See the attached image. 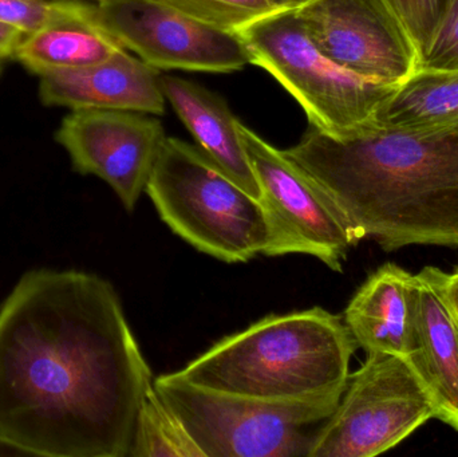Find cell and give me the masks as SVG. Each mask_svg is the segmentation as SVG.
<instances>
[{
  "label": "cell",
  "instance_id": "9",
  "mask_svg": "<svg viewBox=\"0 0 458 457\" xmlns=\"http://www.w3.org/2000/svg\"><path fill=\"white\" fill-rule=\"evenodd\" d=\"M94 16L126 50L156 70L232 72L250 63L237 32L191 18L163 0H98Z\"/></svg>",
  "mask_w": 458,
  "mask_h": 457
},
{
  "label": "cell",
  "instance_id": "3",
  "mask_svg": "<svg viewBox=\"0 0 458 457\" xmlns=\"http://www.w3.org/2000/svg\"><path fill=\"white\" fill-rule=\"evenodd\" d=\"M357 348L341 317L312 308L264 317L172 375L206 391L259 402L342 397Z\"/></svg>",
  "mask_w": 458,
  "mask_h": 457
},
{
  "label": "cell",
  "instance_id": "27",
  "mask_svg": "<svg viewBox=\"0 0 458 457\" xmlns=\"http://www.w3.org/2000/svg\"><path fill=\"white\" fill-rule=\"evenodd\" d=\"M2 62L3 61H0V72H2Z\"/></svg>",
  "mask_w": 458,
  "mask_h": 457
},
{
  "label": "cell",
  "instance_id": "12",
  "mask_svg": "<svg viewBox=\"0 0 458 457\" xmlns=\"http://www.w3.org/2000/svg\"><path fill=\"white\" fill-rule=\"evenodd\" d=\"M39 96L46 106L72 110L165 113L160 72L126 48L99 63L40 77Z\"/></svg>",
  "mask_w": 458,
  "mask_h": 457
},
{
  "label": "cell",
  "instance_id": "22",
  "mask_svg": "<svg viewBox=\"0 0 458 457\" xmlns=\"http://www.w3.org/2000/svg\"><path fill=\"white\" fill-rule=\"evenodd\" d=\"M419 70H458V0H449L445 18L422 56Z\"/></svg>",
  "mask_w": 458,
  "mask_h": 457
},
{
  "label": "cell",
  "instance_id": "18",
  "mask_svg": "<svg viewBox=\"0 0 458 457\" xmlns=\"http://www.w3.org/2000/svg\"><path fill=\"white\" fill-rule=\"evenodd\" d=\"M129 457H206L155 383L140 404Z\"/></svg>",
  "mask_w": 458,
  "mask_h": 457
},
{
  "label": "cell",
  "instance_id": "8",
  "mask_svg": "<svg viewBox=\"0 0 458 457\" xmlns=\"http://www.w3.org/2000/svg\"><path fill=\"white\" fill-rule=\"evenodd\" d=\"M435 419L421 384L403 357L368 353L350 375L338 407L309 457H374L397 447Z\"/></svg>",
  "mask_w": 458,
  "mask_h": 457
},
{
  "label": "cell",
  "instance_id": "21",
  "mask_svg": "<svg viewBox=\"0 0 458 457\" xmlns=\"http://www.w3.org/2000/svg\"><path fill=\"white\" fill-rule=\"evenodd\" d=\"M416 46L420 62L440 29L449 0H385Z\"/></svg>",
  "mask_w": 458,
  "mask_h": 457
},
{
  "label": "cell",
  "instance_id": "10",
  "mask_svg": "<svg viewBox=\"0 0 458 457\" xmlns=\"http://www.w3.org/2000/svg\"><path fill=\"white\" fill-rule=\"evenodd\" d=\"M296 13L325 55L365 80L398 88L419 70L416 46L385 0H310Z\"/></svg>",
  "mask_w": 458,
  "mask_h": 457
},
{
  "label": "cell",
  "instance_id": "15",
  "mask_svg": "<svg viewBox=\"0 0 458 457\" xmlns=\"http://www.w3.org/2000/svg\"><path fill=\"white\" fill-rule=\"evenodd\" d=\"M413 274L386 263L371 274L347 305L344 322L366 353L405 359L411 345Z\"/></svg>",
  "mask_w": 458,
  "mask_h": 457
},
{
  "label": "cell",
  "instance_id": "4",
  "mask_svg": "<svg viewBox=\"0 0 458 457\" xmlns=\"http://www.w3.org/2000/svg\"><path fill=\"white\" fill-rule=\"evenodd\" d=\"M145 190L163 222L199 251L227 263L264 254L268 228L260 201L199 148L165 137Z\"/></svg>",
  "mask_w": 458,
  "mask_h": 457
},
{
  "label": "cell",
  "instance_id": "26",
  "mask_svg": "<svg viewBox=\"0 0 458 457\" xmlns=\"http://www.w3.org/2000/svg\"><path fill=\"white\" fill-rule=\"evenodd\" d=\"M13 456V455H21L24 456L15 445L10 444V443L5 442L0 437V456Z\"/></svg>",
  "mask_w": 458,
  "mask_h": 457
},
{
  "label": "cell",
  "instance_id": "7",
  "mask_svg": "<svg viewBox=\"0 0 458 457\" xmlns=\"http://www.w3.org/2000/svg\"><path fill=\"white\" fill-rule=\"evenodd\" d=\"M239 129L268 228L263 255H310L342 273L350 249L360 241L354 228L330 196L284 150L242 123Z\"/></svg>",
  "mask_w": 458,
  "mask_h": 457
},
{
  "label": "cell",
  "instance_id": "11",
  "mask_svg": "<svg viewBox=\"0 0 458 457\" xmlns=\"http://www.w3.org/2000/svg\"><path fill=\"white\" fill-rule=\"evenodd\" d=\"M165 137L157 118L112 109L72 110L55 134L72 168L104 180L128 212L147 190Z\"/></svg>",
  "mask_w": 458,
  "mask_h": 457
},
{
  "label": "cell",
  "instance_id": "1",
  "mask_svg": "<svg viewBox=\"0 0 458 457\" xmlns=\"http://www.w3.org/2000/svg\"><path fill=\"white\" fill-rule=\"evenodd\" d=\"M153 383L106 279L32 270L0 306V437L24 456L129 457Z\"/></svg>",
  "mask_w": 458,
  "mask_h": 457
},
{
  "label": "cell",
  "instance_id": "24",
  "mask_svg": "<svg viewBox=\"0 0 458 457\" xmlns=\"http://www.w3.org/2000/svg\"><path fill=\"white\" fill-rule=\"evenodd\" d=\"M26 37L27 35L19 31L15 27L8 26V24L0 21V61L15 58L19 46L21 45Z\"/></svg>",
  "mask_w": 458,
  "mask_h": 457
},
{
  "label": "cell",
  "instance_id": "14",
  "mask_svg": "<svg viewBox=\"0 0 458 457\" xmlns=\"http://www.w3.org/2000/svg\"><path fill=\"white\" fill-rule=\"evenodd\" d=\"M166 101L198 142L199 149L227 176L260 200V190L240 136V120L227 101L204 86L180 77H160Z\"/></svg>",
  "mask_w": 458,
  "mask_h": 457
},
{
  "label": "cell",
  "instance_id": "17",
  "mask_svg": "<svg viewBox=\"0 0 458 457\" xmlns=\"http://www.w3.org/2000/svg\"><path fill=\"white\" fill-rule=\"evenodd\" d=\"M378 123L394 128L458 126V70H417L387 99Z\"/></svg>",
  "mask_w": 458,
  "mask_h": 457
},
{
  "label": "cell",
  "instance_id": "20",
  "mask_svg": "<svg viewBox=\"0 0 458 457\" xmlns=\"http://www.w3.org/2000/svg\"><path fill=\"white\" fill-rule=\"evenodd\" d=\"M90 5L72 0H0V21L31 35L58 21L83 15Z\"/></svg>",
  "mask_w": 458,
  "mask_h": 457
},
{
  "label": "cell",
  "instance_id": "23",
  "mask_svg": "<svg viewBox=\"0 0 458 457\" xmlns=\"http://www.w3.org/2000/svg\"><path fill=\"white\" fill-rule=\"evenodd\" d=\"M425 268L437 286L446 308L458 322V268L451 274L433 266Z\"/></svg>",
  "mask_w": 458,
  "mask_h": 457
},
{
  "label": "cell",
  "instance_id": "2",
  "mask_svg": "<svg viewBox=\"0 0 458 457\" xmlns=\"http://www.w3.org/2000/svg\"><path fill=\"white\" fill-rule=\"evenodd\" d=\"M385 251L458 247V126L377 125L346 137L310 126L284 150Z\"/></svg>",
  "mask_w": 458,
  "mask_h": 457
},
{
  "label": "cell",
  "instance_id": "5",
  "mask_svg": "<svg viewBox=\"0 0 458 457\" xmlns=\"http://www.w3.org/2000/svg\"><path fill=\"white\" fill-rule=\"evenodd\" d=\"M237 34L250 63L268 72L299 102L311 128L330 136L346 137L377 125L397 89L365 80L325 55L296 10L277 11Z\"/></svg>",
  "mask_w": 458,
  "mask_h": 457
},
{
  "label": "cell",
  "instance_id": "13",
  "mask_svg": "<svg viewBox=\"0 0 458 457\" xmlns=\"http://www.w3.org/2000/svg\"><path fill=\"white\" fill-rule=\"evenodd\" d=\"M435 419L458 431V322L427 268L414 275L411 345L405 359Z\"/></svg>",
  "mask_w": 458,
  "mask_h": 457
},
{
  "label": "cell",
  "instance_id": "6",
  "mask_svg": "<svg viewBox=\"0 0 458 457\" xmlns=\"http://www.w3.org/2000/svg\"><path fill=\"white\" fill-rule=\"evenodd\" d=\"M155 388L206 457H309L342 399L259 402L206 391L172 373L155 378Z\"/></svg>",
  "mask_w": 458,
  "mask_h": 457
},
{
  "label": "cell",
  "instance_id": "16",
  "mask_svg": "<svg viewBox=\"0 0 458 457\" xmlns=\"http://www.w3.org/2000/svg\"><path fill=\"white\" fill-rule=\"evenodd\" d=\"M123 48L112 34L99 26L94 16V5H90L83 15L27 35L19 46L15 59L29 72L45 77L99 63Z\"/></svg>",
  "mask_w": 458,
  "mask_h": 457
},
{
  "label": "cell",
  "instance_id": "19",
  "mask_svg": "<svg viewBox=\"0 0 458 457\" xmlns=\"http://www.w3.org/2000/svg\"><path fill=\"white\" fill-rule=\"evenodd\" d=\"M191 18L229 32L280 10L271 0H163Z\"/></svg>",
  "mask_w": 458,
  "mask_h": 457
},
{
  "label": "cell",
  "instance_id": "25",
  "mask_svg": "<svg viewBox=\"0 0 458 457\" xmlns=\"http://www.w3.org/2000/svg\"><path fill=\"white\" fill-rule=\"evenodd\" d=\"M280 10H296L301 5L306 4L310 0H271Z\"/></svg>",
  "mask_w": 458,
  "mask_h": 457
}]
</instances>
